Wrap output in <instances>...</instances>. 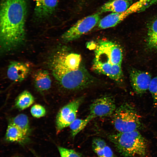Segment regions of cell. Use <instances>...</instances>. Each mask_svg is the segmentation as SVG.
<instances>
[{
  "instance_id": "cell-18",
  "label": "cell",
  "mask_w": 157,
  "mask_h": 157,
  "mask_svg": "<svg viewBox=\"0 0 157 157\" xmlns=\"http://www.w3.org/2000/svg\"><path fill=\"white\" fill-rule=\"evenodd\" d=\"M10 123L15 125L25 135L28 136L30 129L28 118L26 115L23 114L18 115L13 118Z\"/></svg>"
},
{
  "instance_id": "cell-14",
  "label": "cell",
  "mask_w": 157,
  "mask_h": 157,
  "mask_svg": "<svg viewBox=\"0 0 157 157\" xmlns=\"http://www.w3.org/2000/svg\"><path fill=\"white\" fill-rule=\"evenodd\" d=\"M147 26V46L150 49L157 50V15L149 21Z\"/></svg>"
},
{
  "instance_id": "cell-2",
  "label": "cell",
  "mask_w": 157,
  "mask_h": 157,
  "mask_svg": "<svg viewBox=\"0 0 157 157\" xmlns=\"http://www.w3.org/2000/svg\"><path fill=\"white\" fill-rule=\"evenodd\" d=\"M51 67L55 79L67 90H82L92 85L95 81L83 65L81 55L65 49L54 55Z\"/></svg>"
},
{
  "instance_id": "cell-1",
  "label": "cell",
  "mask_w": 157,
  "mask_h": 157,
  "mask_svg": "<svg viewBox=\"0 0 157 157\" xmlns=\"http://www.w3.org/2000/svg\"><path fill=\"white\" fill-rule=\"evenodd\" d=\"M26 0H1L0 10V42L3 51L20 46L25 35Z\"/></svg>"
},
{
  "instance_id": "cell-15",
  "label": "cell",
  "mask_w": 157,
  "mask_h": 157,
  "mask_svg": "<svg viewBox=\"0 0 157 157\" xmlns=\"http://www.w3.org/2000/svg\"><path fill=\"white\" fill-rule=\"evenodd\" d=\"M28 136L12 123L8 125L6 133V140L10 142L23 143L28 140Z\"/></svg>"
},
{
  "instance_id": "cell-10",
  "label": "cell",
  "mask_w": 157,
  "mask_h": 157,
  "mask_svg": "<svg viewBox=\"0 0 157 157\" xmlns=\"http://www.w3.org/2000/svg\"><path fill=\"white\" fill-rule=\"evenodd\" d=\"M93 68L97 72L106 75L117 82L120 81L123 77L121 65L109 64L94 58Z\"/></svg>"
},
{
  "instance_id": "cell-4",
  "label": "cell",
  "mask_w": 157,
  "mask_h": 157,
  "mask_svg": "<svg viewBox=\"0 0 157 157\" xmlns=\"http://www.w3.org/2000/svg\"><path fill=\"white\" fill-rule=\"evenodd\" d=\"M112 123L119 132L138 130L141 125V117L132 106L125 103L116 108L112 115Z\"/></svg>"
},
{
  "instance_id": "cell-7",
  "label": "cell",
  "mask_w": 157,
  "mask_h": 157,
  "mask_svg": "<svg viewBox=\"0 0 157 157\" xmlns=\"http://www.w3.org/2000/svg\"><path fill=\"white\" fill-rule=\"evenodd\" d=\"M114 99L110 96H104L97 98L91 104L90 115L94 118L112 115L116 109Z\"/></svg>"
},
{
  "instance_id": "cell-16",
  "label": "cell",
  "mask_w": 157,
  "mask_h": 157,
  "mask_svg": "<svg viewBox=\"0 0 157 157\" xmlns=\"http://www.w3.org/2000/svg\"><path fill=\"white\" fill-rule=\"evenodd\" d=\"M34 81L35 87L40 91L47 90L51 87V81L49 74L46 70L38 71L35 75Z\"/></svg>"
},
{
  "instance_id": "cell-3",
  "label": "cell",
  "mask_w": 157,
  "mask_h": 157,
  "mask_svg": "<svg viewBox=\"0 0 157 157\" xmlns=\"http://www.w3.org/2000/svg\"><path fill=\"white\" fill-rule=\"evenodd\" d=\"M108 138L124 157H143L147 153V141L138 130L111 134Z\"/></svg>"
},
{
  "instance_id": "cell-24",
  "label": "cell",
  "mask_w": 157,
  "mask_h": 157,
  "mask_svg": "<svg viewBox=\"0 0 157 157\" xmlns=\"http://www.w3.org/2000/svg\"><path fill=\"white\" fill-rule=\"evenodd\" d=\"M103 157H114L113 153L110 148L107 145L103 148Z\"/></svg>"
},
{
  "instance_id": "cell-17",
  "label": "cell",
  "mask_w": 157,
  "mask_h": 157,
  "mask_svg": "<svg viewBox=\"0 0 157 157\" xmlns=\"http://www.w3.org/2000/svg\"><path fill=\"white\" fill-rule=\"evenodd\" d=\"M34 99L28 91L25 90L17 97L15 102V105L18 109L23 110L29 107L33 104Z\"/></svg>"
},
{
  "instance_id": "cell-5",
  "label": "cell",
  "mask_w": 157,
  "mask_h": 157,
  "mask_svg": "<svg viewBox=\"0 0 157 157\" xmlns=\"http://www.w3.org/2000/svg\"><path fill=\"white\" fill-rule=\"evenodd\" d=\"M101 13L99 11L79 20L63 34L61 38L65 42H69L79 38L98 23Z\"/></svg>"
},
{
  "instance_id": "cell-13",
  "label": "cell",
  "mask_w": 157,
  "mask_h": 157,
  "mask_svg": "<svg viewBox=\"0 0 157 157\" xmlns=\"http://www.w3.org/2000/svg\"><path fill=\"white\" fill-rule=\"evenodd\" d=\"M133 0H111L104 4L100 8L101 13L111 12L120 13L125 11L132 3Z\"/></svg>"
},
{
  "instance_id": "cell-22",
  "label": "cell",
  "mask_w": 157,
  "mask_h": 157,
  "mask_svg": "<svg viewBox=\"0 0 157 157\" xmlns=\"http://www.w3.org/2000/svg\"><path fill=\"white\" fill-rule=\"evenodd\" d=\"M60 157H83L75 151L62 147H58Z\"/></svg>"
},
{
  "instance_id": "cell-9",
  "label": "cell",
  "mask_w": 157,
  "mask_h": 157,
  "mask_svg": "<svg viewBox=\"0 0 157 157\" xmlns=\"http://www.w3.org/2000/svg\"><path fill=\"white\" fill-rule=\"evenodd\" d=\"M130 77L132 88L137 94H142L148 89L152 79L149 73L132 69Z\"/></svg>"
},
{
  "instance_id": "cell-6",
  "label": "cell",
  "mask_w": 157,
  "mask_h": 157,
  "mask_svg": "<svg viewBox=\"0 0 157 157\" xmlns=\"http://www.w3.org/2000/svg\"><path fill=\"white\" fill-rule=\"evenodd\" d=\"M84 99L83 96L77 98L63 106L59 110L56 119L57 133L69 126L76 119L78 109L83 102Z\"/></svg>"
},
{
  "instance_id": "cell-12",
  "label": "cell",
  "mask_w": 157,
  "mask_h": 157,
  "mask_svg": "<svg viewBox=\"0 0 157 157\" xmlns=\"http://www.w3.org/2000/svg\"><path fill=\"white\" fill-rule=\"evenodd\" d=\"M35 2L34 14L40 19L51 16L57 6L58 0H33Z\"/></svg>"
},
{
  "instance_id": "cell-11",
  "label": "cell",
  "mask_w": 157,
  "mask_h": 157,
  "mask_svg": "<svg viewBox=\"0 0 157 157\" xmlns=\"http://www.w3.org/2000/svg\"><path fill=\"white\" fill-rule=\"evenodd\" d=\"M30 70L28 65L23 63L13 61L9 64L7 76L10 80L15 82H20L27 77Z\"/></svg>"
},
{
  "instance_id": "cell-20",
  "label": "cell",
  "mask_w": 157,
  "mask_h": 157,
  "mask_svg": "<svg viewBox=\"0 0 157 157\" xmlns=\"http://www.w3.org/2000/svg\"><path fill=\"white\" fill-rule=\"evenodd\" d=\"M31 113L34 117L39 118L44 116L46 114L45 108L38 104L33 105L31 108Z\"/></svg>"
},
{
  "instance_id": "cell-23",
  "label": "cell",
  "mask_w": 157,
  "mask_h": 157,
  "mask_svg": "<svg viewBox=\"0 0 157 157\" xmlns=\"http://www.w3.org/2000/svg\"><path fill=\"white\" fill-rule=\"evenodd\" d=\"M106 145L105 141L99 138H95L93 140L92 142V148H103Z\"/></svg>"
},
{
  "instance_id": "cell-19",
  "label": "cell",
  "mask_w": 157,
  "mask_h": 157,
  "mask_svg": "<svg viewBox=\"0 0 157 157\" xmlns=\"http://www.w3.org/2000/svg\"><path fill=\"white\" fill-rule=\"evenodd\" d=\"M92 116L89 114L84 119H76L69 125L72 137L74 138L86 126L88 123L94 119Z\"/></svg>"
},
{
  "instance_id": "cell-21",
  "label": "cell",
  "mask_w": 157,
  "mask_h": 157,
  "mask_svg": "<svg viewBox=\"0 0 157 157\" xmlns=\"http://www.w3.org/2000/svg\"><path fill=\"white\" fill-rule=\"evenodd\" d=\"M148 89L152 95L154 105L157 106V76L151 79Z\"/></svg>"
},
{
  "instance_id": "cell-8",
  "label": "cell",
  "mask_w": 157,
  "mask_h": 157,
  "mask_svg": "<svg viewBox=\"0 0 157 157\" xmlns=\"http://www.w3.org/2000/svg\"><path fill=\"white\" fill-rule=\"evenodd\" d=\"M95 51L109 58L112 64L121 65L122 59V51L117 44L107 40L99 42Z\"/></svg>"
}]
</instances>
